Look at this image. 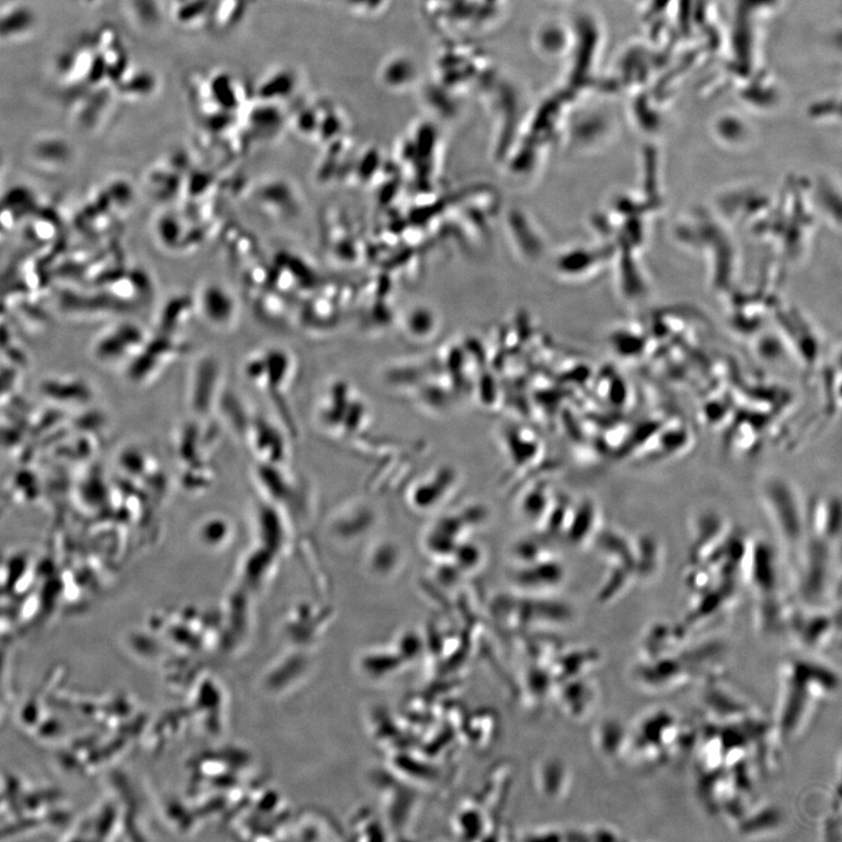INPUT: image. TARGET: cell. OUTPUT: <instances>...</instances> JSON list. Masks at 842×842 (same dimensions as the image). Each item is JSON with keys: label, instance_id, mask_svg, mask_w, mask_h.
I'll return each mask as SVG.
<instances>
[{"label": "cell", "instance_id": "1", "mask_svg": "<svg viewBox=\"0 0 842 842\" xmlns=\"http://www.w3.org/2000/svg\"><path fill=\"white\" fill-rule=\"evenodd\" d=\"M703 690L688 754L696 796L710 814L738 826L758 809L759 791L777 768L782 743L772 720L723 678Z\"/></svg>", "mask_w": 842, "mask_h": 842}, {"label": "cell", "instance_id": "2", "mask_svg": "<svg viewBox=\"0 0 842 842\" xmlns=\"http://www.w3.org/2000/svg\"><path fill=\"white\" fill-rule=\"evenodd\" d=\"M683 624L657 623L641 640L633 679L652 694H669L723 678L726 647L720 641L697 639Z\"/></svg>", "mask_w": 842, "mask_h": 842}, {"label": "cell", "instance_id": "3", "mask_svg": "<svg viewBox=\"0 0 842 842\" xmlns=\"http://www.w3.org/2000/svg\"><path fill=\"white\" fill-rule=\"evenodd\" d=\"M839 674L824 661L810 657L786 660L779 669L775 719L781 743L802 738L814 720L839 692Z\"/></svg>", "mask_w": 842, "mask_h": 842}, {"label": "cell", "instance_id": "4", "mask_svg": "<svg viewBox=\"0 0 842 842\" xmlns=\"http://www.w3.org/2000/svg\"><path fill=\"white\" fill-rule=\"evenodd\" d=\"M693 723L667 708H652L626 727L625 762L643 770H658L687 757Z\"/></svg>", "mask_w": 842, "mask_h": 842}, {"label": "cell", "instance_id": "5", "mask_svg": "<svg viewBox=\"0 0 842 842\" xmlns=\"http://www.w3.org/2000/svg\"><path fill=\"white\" fill-rule=\"evenodd\" d=\"M840 613L813 607L811 612L793 610L786 628L795 634L799 644L810 652L826 650L840 632Z\"/></svg>", "mask_w": 842, "mask_h": 842}]
</instances>
